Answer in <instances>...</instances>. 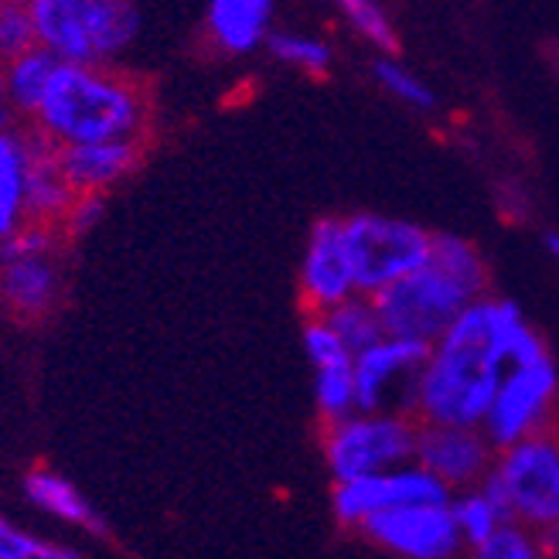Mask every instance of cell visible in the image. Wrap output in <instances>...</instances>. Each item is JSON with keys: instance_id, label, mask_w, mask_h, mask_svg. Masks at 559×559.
Listing matches in <instances>:
<instances>
[{"instance_id": "cell-1", "label": "cell", "mask_w": 559, "mask_h": 559, "mask_svg": "<svg viewBox=\"0 0 559 559\" xmlns=\"http://www.w3.org/2000/svg\"><path fill=\"white\" fill-rule=\"evenodd\" d=\"M522 324L515 304L488 297L474 300L430 352L416 389L419 416L433 427L457 430L485 424Z\"/></svg>"}, {"instance_id": "cell-2", "label": "cell", "mask_w": 559, "mask_h": 559, "mask_svg": "<svg viewBox=\"0 0 559 559\" xmlns=\"http://www.w3.org/2000/svg\"><path fill=\"white\" fill-rule=\"evenodd\" d=\"M154 99L147 82L120 66H59L27 123L48 147H86L109 140H147Z\"/></svg>"}, {"instance_id": "cell-3", "label": "cell", "mask_w": 559, "mask_h": 559, "mask_svg": "<svg viewBox=\"0 0 559 559\" xmlns=\"http://www.w3.org/2000/svg\"><path fill=\"white\" fill-rule=\"evenodd\" d=\"M35 35L62 66H114L144 17L127 0H32Z\"/></svg>"}, {"instance_id": "cell-4", "label": "cell", "mask_w": 559, "mask_h": 559, "mask_svg": "<svg viewBox=\"0 0 559 559\" xmlns=\"http://www.w3.org/2000/svg\"><path fill=\"white\" fill-rule=\"evenodd\" d=\"M66 290V239L59 229L24 226L0 242V311L14 321H41Z\"/></svg>"}, {"instance_id": "cell-5", "label": "cell", "mask_w": 559, "mask_h": 559, "mask_svg": "<svg viewBox=\"0 0 559 559\" xmlns=\"http://www.w3.org/2000/svg\"><path fill=\"white\" fill-rule=\"evenodd\" d=\"M345 253L355 290L379 294L430 263L433 236L403 218L352 215L345 218Z\"/></svg>"}, {"instance_id": "cell-6", "label": "cell", "mask_w": 559, "mask_h": 559, "mask_svg": "<svg viewBox=\"0 0 559 559\" xmlns=\"http://www.w3.org/2000/svg\"><path fill=\"white\" fill-rule=\"evenodd\" d=\"M372 304L379 311L385 338L433 345L451 331V324L474 304V297L433 263H427L424 270L400 280V284L379 290Z\"/></svg>"}, {"instance_id": "cell-7", "label": "cell", "mask_w": 559, "mask_h": 559, "mask_svg": "<svg viewBox=\"0 0 559 559\" xmlns=\"http://www.w3.org/2000/svg\"><path fill=\"white\" fill-rule=\"evenodd\" d=\"M416 430L406 416H348L324 427V457L338 485L376 478L416 454Z\"/></svg>"}, {"instance_id": "cell-8", "label": "cell", "mask_w": 559, "mask_h": 559, "mask_svg": "<svg viewBox=\"0 0 559 559\" xmlns=\"http://www.w3.org/2000/svg\"><path fill=\"white\" fill-rule=\"evenodd\" d=\"M498 478L512 495L519 519L539 528L559 522V433L539 430L509 447L498 464Z\"/></svg>"}, {"instance_id": "cell-9", "label": "cell", "mask_w": 559, "mask_h": 559, "mask_svg": "<svg viewBox=\"0 0 559 559\" xmlns=\"http://www.w3.org/2000/svg\"><path fill=\"white\" fill-rule=\"evenodd\" d=\"M556 396V369L552 358H543L536 366H515L491 403V413L485 419L488 440L495 447H515L525 437L546 430V419Z\"/></svg>"}, {"instance_id": "cell-10", "label": "cell", "mask_w": 559, "mask_h": 559, "mask_svg": "<svg viewBox=\"0 0 559 559\" xmlns=\"http://www.w3.org/2000/svg\"><path fill=\"white\" fill-rule=\"evenodd\" d=\"M447 509V485L424 467H400L393 474H376L338 485L334 491V515L345 525H361L366 519L393 509Z\"/></svg>"}, {"instance_id": "cell-11", "label": "cell", "mask_w": 559, "mask_h": 559, "mask_svg": "<svg viewBox=\"0 0 559 559\" xmlns=\"http://www.w3.org/2000/svg\"><path fill=\"white\" fill-rule=\"evenodd\" d=\"M300 297L307 311H314V318H324L331 307L355 297V276L345 253L342 218L314 222L311 239H307L304 270H300Z\"/></svg>"}, {"instance_id": "cell-12", "label": "cell", "mask_w": 559, "mask_h": 559, "mask_svg": "<svg viewBox=\"0 0 559 559\" xmlns=\"http://www.w3.org/2000/svg\"><path fill=\"white\" fill-rule=\"evenodd\" d=\"M366 536L406 559H447L457 549V522L451 509H393L361 522Z\"/></svg>"}, {"instance_id": "cell-13", "label": "cell", "mask_w": 559, "mask_h": 559, "mask_svg": "<svg viewBox=\"0 0 559 559\" xmlns=\"http://www.w3.org/2000/svg\"><path fill=\"white\" fill-rule=\"evenodd\" d=\"M430 352L433 345H424V342L385 338L376 348L355 355V406L366 416H376V409L385 403V393L393 389V382L413 372L424 376Z\"/></svg>"}, {"instance_id": "cell-14", "label": "cell", "mask_w": 559, "mask_h": 559, "mask_svg": "<svg viewBox=\"0 0 559 559\" xmlns=\"http://www.w3.org/2000/svg\"><path fill=\"white\" fill-rule=\"evenodd\" d=\"M147 140H109V144H86L59 151V167L75 194H106L127 181L144 160Z\"/></svg>"}, {"instance_id": "cell-15", "label": "cell", "mask_w": 559, "mask_h": 559, "mask_svg": "<svg viewBox=\"0 0 559 559\" xmlns=\"http://www.w3.org/2000/svg\"><path fill=\"white\" fill-rule=\"evenodd\" d=\"M416 457H419V467L430 471L437 481L464 485L478 478V474H485L488 440L474 430L424 424L416 430Z\"/></svg>"}, {"instance_id": "cell-16", "label": "cell", "mask_w": 559, "mask_h": 559, "mask_svg": "<svg viewBox=\"0 0 559 559\" xmlns=\"http://www.w3.org/2000/svg\"><path fill=\"white\" fill-rule=\"evenodd\" d=\"M38 136L32 127L0 133V242L27 226V175H32Z\"/></svg>"}, {"instance_id": "cell-17", "label": "cell", "mask_w": 559, "mask_h": 559, "mask_svg": "<svg viewBox=\"0 0 559 559\" xmlns=\"http://www.w3.org/2000/svg\"><path fill=\"white\" fill-rule=\"evenodd\" d=\"M270 21L266 0H215L205 14V38L226 55H246L270 38Z\"/></svg>"}, {"instance_id": "cell-18", "label": "cell", "mask_w": 559, "mask_h": 559, "mask_svg": "<svg viewBox=\"0 0 559 559\" xmlns=\"http://www.w3.org/2000/svg\"><path fill=\"white\" fill-rule=\"evenodd\" d=\"M72 202H75V191L69 188L62 167H59V151L48 147L38 136L32 175H27V226L62 229Z\"/></svg>"}, {"instance_id": "cell-19", "label": "cell", "mask_w": 559, "mask_h": 559, "mask_svg": "<svg viewBox=\"0 0 559 559\" xmlns=\"http://www.w3.org/2000/svg\"><path fill=\"white\" fill-rule=\"evenodd\" d=\"M24 495L38 512L86 528V533H93V536H106V525L96 515V509L86 501V495H82L69 478H62L55 467H32L27 471L24 474Z\"/></svg>"}, {"instance_id": "cell-20", "label": "cell", "mask_w": 559, "mask_h": 559, "mask_svg": "<svg viewBox=\"0 0 559 559\" xmlns=\"http://www.w3.org/2000/svg\"><path fill=\"white\" fill-rule=\"evenodd\" d=\"M59 59H55L51 51H45L41 45H35L32 51H24L21 59L8 62L4 66V93H8V103L14 109L17 123H32L38 106L51 86L55 72H59Z\"/></svg>"}, {"instance_id": "cell-21", "label": "cell", "mask_w": 559, "mask_h": 559, "mask_svg": "<svg viewBox=\"0 0 559 559\" xmlns=\"http://www.w3.org/2000/svg\"><path fill=\"white\" fill-rule=\"evenodd\" d=\"M324 321L342 338V345L352 352V358L361 355V352H369V348H376L379 342H385V331H382L376 304L366 300V297H358V294L348 297L338 307H331V311L324 314Z\"/></svg>"}, {"instance_id": "cell-22", "label": "cell", "mask_w": 559, "mask_h": 559, "mask_svg": "<svg viewBox=\"0 0 559 559\" xmlns=\"http://www.w3.org/2000/svg\"><path fill=\"white\" fill-rule=\"evenodd\" d=\"M430 263L454 280L457 287H464L474 300H481L485 290V263L478 257V249L457 236H433V253Z\"/></svg>"}, {"instance_id": "cell-23", "label": "cell", "mask_w": 559, "mask_h": 559, "mask_svg": "<svg viewBox=\"0 0 559 559\" xmlns=\"http://www.w3.org/2000/svg\"><path fill=\"white\" fill-rule=\"evenodd\" d=\"M38 45L32 4H17V0H0V69L21 59L24 51Z\"/></svg>"}, {"instance_id": "cell-24", "label": "cell", "mask_w": 559, "mask_h": 559, "mask_svg": "<svg viewBox=\"0 0 559 559\" xmlns=\"http://www.w3.org/2000/svg\"><path fill=\"white\" fill-rule=\"evenodd\" d=\"M0 559H82L72 546L48 543L0 512Z\"/></svg>"}, {"instance_id": "cell-25", "label": "cell", "mask_w": 559, "mask_h": 559, "mask_svg": "<svg viewBox=\"0 0 559 559\" xmlns=\"http://www.w3.org/2000/svg\"><path fill=\"white\" fill-rule=\"evenodd\" d=\"M266 48L273 59L287 62L294 69H304V72H328L331 66V48L321 41V38H311V35H297V32H273L266 38Z\"/></svg>"}, {"instance_id": "cell-26", "label": "cell", "mask_w": 559, "mask_h": 559, "mask_svg": "<svg viewBox=\"0 0 559 559\" xmlns=\"http://www.w3.org/2000/svg\"><path fill=\"white\" fill-rule=\"evenodd\" d=\"M352 406H355V366L318 372V409L324 416V424L348 419Z\"/></svg>"}, {"instance_id": "cell-27", "label": "cell", "mask_w": 559, "mask_h": 559, "mask_svg": "<svg viewBox=\"0 0 559 559\" xmlns=\"http://www.w3.org/2000/svg\"><path fill=\"white\" fill-rule=\"evenodd\" d=\"M342 11H345L348 24H352L355 32H358L361 38H366V41H372L376 48H382V51H389V55H396V51H400V35H396V27L389 24L385 11H382L379 4H366V0H345Z\"/></svg>"}, {"instance_id": "cell-28", "label": "cell", "mask_w": 559, "mask_h": 559, "mask_svg": "<svg viewBox=\"0 0 559 559\" xmlns=\"http://www.w3.org/2000/svg\"><path fill=\"white\" fill-rule=\"evenodd\" d=\"M304 348H307V355H311L314 366H318V372L355 366L352 352L342 345V338L331 331V324L324 318H311V321L304 324Z\"/></svg>"}, {"instance_id": "cell-29", "label": "cell", "mask_w": 559, "mask_h": 559, "mask_svg": "<svg viewBox=\"0 0 559 559\" xmlns=\"http://www.w3.org/2000/svg\"><path fill=\"white\" fill-rule=\"evenodd\" d=\"M454 522H457V533L478 549L481 543H488L495 533H498V515L491 512V506L481 498V491L478 495H467V498H461L457 501V509H454Z\"/></svg>"}, {"instance_id": "cell-30", "label": "cell", "mask_w": 559, "mask_h": 559, "mask_svg": "<svg viewBox=\"0 0 559 559\" xmlns=\"http://www.w3.org/2000/svg\"><path fill=\"white\" fill-rule=\"evenodd\" d=\"M474 559H543V552L525 533L506 525V528H498L488 543L474 549Z\"/></svg>"}, {"instance_id": "cell-31", "label": "cell", "mask_w": 559, "mask_h": 559, "mask_svg": "<svg viewBox=\"0 0 559 559\" xmlns=\"http://www.w3.org/2000/svg\"><path fill=\"white\" fill-rule=\"evenodd\" d=\"M376 79H379L382 86H385L389 93H393V96H400V99H406V103H413V106H433V93H430L419 79H413L403 66H396V62L379 59V62H376Z\"/></svg>"}, {"instance_id": "cell-32", "label": "cell", "mask_w": 559, "mask_h": 559, "mask_svg": "<svg viewBox=\"0 0 559 559\" xmlns=\"http://www.w3.org/2000/svg\"><path fill=\"white\" fill-rule=\"evenodd\" d=\"M103 212H106V194H75V202L62 222V239L72 242L79 236H86L90 229H96L103 222Z\"/></svg>"}, {"instance_id": "cell-33", "label": "cell", "mask_w": 559, "mask_h": 559, "mask_svg": "<svg viewBox=\"0 0 559 559\" xmlns=\"http://www.w3.org/2000/svg\"><path fill=\"white\" fill-rule=\"evenodd\" d=\"M481 498H485L488 506H491V512L498 515V522H501V525H509V522L515 519V509H512V495H509L506 481L498 478V471H495V474H488V478H485Z\"/></svg>"}, {"instance_id": "cell-34", "label": "cell", "mask_w": 559, "mask_h": 559, "mask_svg": "<svg viewBox=\"0 0 559 559\" xmlns=\"http://www.w3.org/2000/svg\"><path fill=\"white\" fill-rule=\"evenodd\" d=\"M539 552L549 556V559H559V522L543 528V536H539Z\"/></svg>"}, {"instance_id": "cell-35", "label": "cell", "mask_w": 559, "mask_h": 559, "mask_svg": "<svg viewBox=\"0 0 559 559\" xmlns=\"http://www.w3.org/2000/svg\"><path fill=\"white\" fill-rule=\"evenodd\" d=\"M17 127V117H14V109L8 103V93H4V69H0V133Z\"/></svg>"}, {"instance_id": "cell-36", "label": "cell", "mask_w": 559, "mask_h": 559, "mask_svg": "<svg viewBox=\"0 0 559 559\" xmlns=\"http://www.w3.org/2000/svg\"><path fill=\"white\" fill-rule=\"evenodd\" d=\"M546 242H549V253H552V257H556V263H559V236H549Z\"/></svg>"}]
</instances>
